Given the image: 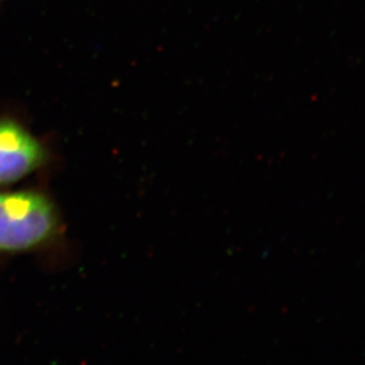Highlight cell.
I'll return each mask as SVG.
<instances>
[{
  "instance_id": "cell-1",
  "label": "cell",
  "mask_w": 365,
  "mask_h": 365,
  "mask_svg": "<svg viewBox=\"0 0 365 365\" xmlns=\"http://www.w3.org/2000/svg\"><path fill=\"white\" fill-rule=\"evenodd\" d=\"M62 233L55 201L37 190L0 192V253L21 255L48 247Z\"/></svg>"
},
{
  "instance_id": "cell-2",
  "label": "cell",
  "mask_w": 365,
  "mask_h": 365,
  "mask_svg": "<svg viewBox=\"0 0 365 365\" xmlns=\"http://www.w3.org/2000/svg\"><path fill=\"white\" fill-rule=\"evenodd\" d=\"M48 161V148L24 124L0 118V187L19 182Z\"/></svg>"
}]
</instances>
